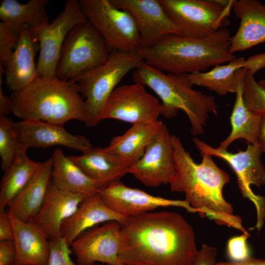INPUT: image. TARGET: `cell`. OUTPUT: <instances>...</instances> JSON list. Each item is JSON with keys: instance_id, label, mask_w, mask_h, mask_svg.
I'll return each instance as SVG.
<instances>
[{"instance_id": "obj_24", "label": "cell", "mask_w": 265, "mask_h": 265, "mask_svg": "<svg viewBox=\"0 0 265 265\" xmlns=\"http://www.w3.org/2000/svg\"><path fill=\"white\" fill-rule=\"evenodd\" d=\"M52 159L41 162L37 171L16 197L8 211L21 221H32L40 211L52 180Z\"/></svg>"}, {"instance_id": "obj_17", "label": "cell", "mask_w": 265, "mask_h": 265, "mask_svg": "<svg viewBox=\"0 0 265 265\" xmlns=\"http://www.w3.org/2000/svg\"><path fill=\"white\" fill-rule=\"evenodd\" d=\"M15 125L21 143L28 148L62 145L83 153L93 147L86 137L71 134L63 125L32 120H22Z\"/></svg>"}, {"instance_id": "obj_31", "label": "cell", "mask_w": 265, "mask_h": 265, "mask_svg": "<svg viewBox=\"0 0 265 265\" xmlns=\"http://www.w3.org/2000/svg\"><path fill=\"white\" fill-rule=\"evenodd\" d=\"M22 145L15 122L6 116H0V157L4 172L14 162Z\"/></svg>"}, {"instance_id": "obj_38", "label": "cell", "mask_w": 265, "mask_h": 265, "mask_svg": "<svg viewBox=\"0 0 265 265\" xmlns=\"http://www.w3.org/2000/svg\"><path fill=\"white\" fill-rule=\"evenodd\" d=\"M14 240V229L8 211H0V241Z\"/></svg>"}, {"instance_id": "obj_20", "label": "cell", "mask_w": 265, "mask_h": 265, "mask_svg": "<svg viewBox=\"0 0 265 265\" xmlns=\"http://www.w3.org/2000/svg\"><path fill=\"white\" fill-rule=\"evenodd\" d=\"M233 11L240 24L231 38V53L265 42V4L257 0H239L236 1Z\"/></svg>"}, {"instance_id": "obj_3", "label": "cell", "mask_w": 265, "mask_h": 265, "mask_svg": "<svg viewBox=\"0 0 265 265\" xmlns=\"http://www.w3.org/2000/svg\"><path fill=\"white\" fill-rule=\"evenodd\" d=\"M231 38L226 27L201 39L171 33L153 47L139 52L145 63L160 71L176 74L203 72L237 58L229 52Z\"/></svg>"}, {"instance_id": "obj_26", "label": "cell", "mask_w": 265, "mask_h": 265, "mask_svg": "<svg viewBox=\"0 0 265 265\" xmlns=\"http://www.w3.org/2000/svg\"><path fill=\"white\" fill-rule=\"evenodd\" d=\"M247 69L242 68L236 73L237 80L236 100L230 116L232 130L228 137L218 147L227 150L235 140L243 139L248 144L258 142V136L262 116L255 114L246 106L243 98L244 79Z\"/></svg>"}, {"instance_id": "obj_30", "label": "cell", "mask_w": 265, "mask_h": 265, "mask_svg": "<svg viewBox=\"0 0 265 265\" xmlns=\"http://www.w3.org/2000/svg\"><path fill=\"white\" fill-rule=\"evenodd\" d=\"M245 59L236 58L226 65L214 66L207 72H197L187 74L193 85L204 87L222 96L228 93H236L237 87L236 72L243 68Z\"/></svg>"}, {"instance_id": "obj_41", "label": "cell", "mask_w": 265, "mask_h": 265, "mask_svg": "<svg viewBox=\"0 0 265 265\" xmlns=\"http://www.w3.org/2000/svg\"><path fill=\"white\" fill-rule=\"evenodd\" d=\"M218 265H265V260L251 256L247 260L241 262H220Z\"/></svg>"}, {"instance_id": "obj_1", "label": "cell", "mask_w": 265, "mask_h": 265, "mask_svg": "<svg viewBox=\"0 0 265 265\" xmlns=\"http://www.w3.org/2000/svg\"><path fill=\"white\" fill-rule=\"evenodd\" d=\"M197 251L192 227L178 213L150 212L121 224L119 256L125 265H191Z\"/></svg>"}, {"instance_id": "obj_12", "label": "cell", "mask_w": 265, "mask_h": 265, "mask_svg": "<svg viewBox=\"0 0 265 265\" xmlns=\"http://www.w3.org/2000/svg\"><path fill=\"white\" fill-rule=\"evenodd\" d=\"M80 1L68 0L65 8L49 25L34 29L39 43V55L36 64L38 77H56V68L61 48L69 30L76 24L86 21Z\"/></svg>"}, {"instance_id": "obj_29", "label": "cell", "mask_w": 265, "mask_h": 265, "mask_svg": "<svg viewBox=\"0 0 265 265\" xmlns=\"http://www.w3.org/2000/svg\"><path fill=\"white\" fill-rule=\"evenodd\" d=\"M49 2L30 0L24 4L16 0H0V19L19 33L25 25L38 29L50 23L45 9Z\"/></svg>"}, {"instance_id": "obj_40", "label": "cell", "mask_w": 265, "mask_h": 265, "mask_svg": "<svg viewBox=\"0 0 265 265\" xmlns=\"http://www.w3.org/2000/svg\"><path fill=\"white\" fill-rule=\"evenodd\" d=\"M1 77L0 78V116H6L13 113V105L11 97L5 95L2 90Z\"/></svg>"}, {"instance_id": "obj_19", "label": "cell", "mask_w": 265, "mask_h": 265, "mask_svg": "<svg viewBox=\"0 0 265 265\" xmlns=\"http://www.w3.org/2000/svg\"><path fill=\"white\" fill-rule=\"evenodd\" d=\"M39 51V43L34 29L24 25L18 45L4 66L9 90H20L38 77L35 58Z\"/></svg>"}, {"instance_id": "obj_7", "label": "cell", "mask_w": 265, "mask_h": 265, "mask_svg": "<svg viewBox=\"0 0 265 265\" xmlns=\"http://www.w3.org/2000/svg\"><path fill=\"white\" fill-rule=\"evenodd\" d=\"M110 52L100 32L87 20L75 25L61 48L56 77L67 81L85 75L104 64Z\"/></svg>"}, {"instance_id": "obj_9", "label": "cell", "mask_w": 265, "mask_h": 265, "mask_svg": "<svg viewBox=\"0 0 265 265\" xmlns=\"http://www.w3.org/2000/svg\"><path fill=\"white\" fill-rule=\"evenodd\" d=\"M81 10L103 37L110 53L137 52L139 34L132 15L114 6L109 0H80Z\"/></svg>"}, {"instance_id": "obj_6", "label": "cell", "mask_w": 265, "mask_h": 265, "mask_svg": "<svg viewBox=\"0 0 265 265\" xmlns=\"http://www.w3.org/2000/svg\"><path fill=\"white\" fill-rule=\"evenodd\" d=\"M139 51H114L103 65L83 76L71 79L78 86L84 100L85 126L93 127L101 121L105 104L122 79L144 62Z\"/></svg>"}, {"instance_id": "obj_44", "label": "cell", "mask_w": 265, "mask_h": 265, "mask_svg": "<svg viewBox=\"0 0 265 265\" xmlns=\"http://www.w3.org/2000/svg\"><path fill=\"white\" fill-rule=\"evenodd\" d=\"M93 265H108V264H106V265H100V264H99L96 263V264H95Z\"/></svg>"}, {"instance_id": "obj_32", "label": "cell", "mask_w": 265, "mask_h": 265, "mask_svg": "<svg viewBox=\"0 0 265 265\" xmlns=\"http://www.w3.org/2000/svg\"><path fill=\"white\" fill-rule=\"evenodd\" d=\"M253 74L246 71L244 79L243 98L247 107L260 116L265 115V90L261 87Z\"/></svg>"}, {"instance_id": "obj_22", "label": "cell", "mask_w": 265, "mask_h": 265, "mask_svg": "<svg viewBox=\"0 0 265 265\" xmlns=\"http://www.w3.org/2000/svg\"><path fill=\"white\" fill-rule=\"evenodd\" d=\"M8 212L14 229L15 265H47L50 254V240L32 221H21Z\"/></svg>"}, {"instance_id": "obj_18", "label": "cell", "mask_w": 265, "mask_h": 265, "mask_svg": "<svg viewBox=\"0 0 265 265\" xmlns=\"http://www.w3.org/2000/svg\"><path fill=\"white\" fill-rule=\"evenodd\" d=\"M88 197L60 189L51 181L42 207L32 221L49 240L61 238L62 223Z\"/></svg>"}, {"instance_id": "obj_39", "label": "cell", "mask_w": 265, "mask_h": 265, "mask_svg": "<svg viewBox=\"0 0 265 265\" xmlns=\"http://www.w3.org/2000/svg\"><path fill=\"white\" fill-rule=\"evenodd\" d=\"M265 67V53L249 57L247 60H245L243 65V68L253 75Z\"/></svg>"}, {"instance_id": "obj_13", "label": "cell", "mask_w": 265, "mask_h": 265, "mask_svg": "<svg viewBox=\"0 0 265 265\" xmlns=\"http://www.w3.org/2000/svg\"><path fill=\"white\" fill-rule=\"evenodd\" d=\"M121 227L120 222L110 221L80 234L70 245L76 265H93L98 262L125 265L119 256Z\"/></svg>"}, {"instance_id": "obj_10", "label": "cell", "mask_w": 265, "mask_h": 265, "mask_svg": "<svg viewBox=\"0 0 265 265\" xmlns=\"http://www.w3.org/2000/svg\"><path fill=\"white\" fill-rule=\"evenodd\" d=\"M192 141L199 152L220 158L232 167L237 175L238 187L243 198L249 199L256 208V227L260 230L265 219V198L255 194L250 187L251 185L259 188L265 185V167L261 160L262 152L258 142L248 144L244 151L232 153L227 150L214 148L195 136Z\"/></svg>"}, {"instance_id": "obj_25", "label": "cell", "mask_w": 265, "mask_h": 265, "mask_svg": "<svg viewBox=\"0 0 265 265\" xmlns=\"http://www.w3.org/2000/svg\"><path fill=\"white\" fill-rule=\"evenodd\" d=\"M163 124L162 121L157 120L132 124L123 134L113 137L109 145L103 148L104 150L131 166L142 157L146 147Z\"/></svg>"}, {"instance_id": "obj_5", "label": "cell", "mask_w": 265, "mask_h": 265, "mask_svg": "<svg viewBox=\"0 0 265 265\" xmlns=\"http://www.w3.org/2000/svg\"><path fill=\"white\" fill-rule=\"evenodd\" d=\"M132 77L134 82L147 86L160 98L161 115L165 118L175 117L180 109L184 111L194 136L204 133L210 113L217 114L214 97L194 89L187 74H166L144 62L134 70Z\"/></svg>"}, {"instance_id": "obj_34", "label": "cell", "mask_w": 265, "mask_h": 265, "mask_svg": "<svg viewBox=\"0 0 265 265\" xmlns=\"http://www.w3.org/2000/svg\"><path fill=\"white\" fill-rule=\"evenodd\" d=\"M50 254L47 265H77L70 257L74 254L62 237L50 239Z\"/></svg>"}, {"instance_id": "obj_14", "label": "cell", "mask_w": 265, "mask_h": 265, "mask_svg": "<svg viewBox=\"0 0 265 265\" xmlns=\"http://www.w3.org/2000/svg\"><path fill=\"white\" fill-rule=\"evenodd\" d=\"M127 172L147 186L169 183L176 170L171 135L165 124L147 146L142 157L128 168Z\"/></svg>"}, {"instance_id": "obj_23", "label": "cell", "mask_w": 265, "mask_h": 265, "mask_svg": "<svg viewBox=\"0 0 265 265\" xmlns=\"http://www.w3.org/2000/svg\"><path fill=\"white\" fill-rule=\"evenodd\" d=\"M68 157L102 188L119 182L128 173L130 167L121 159L107 153L101 147H93L81 156Z\"/></svg>"}, {"instance_id": "obj_43", "label": "cell", "mask_w": 265, "mask_h": 265, "mask_svg": "<svg viewBox=\"0 0 265 265\" xmlns=\"http://www.w3.org/2000/svg\"><path fill=\"white\" fill-rule=\"evenodd\" d=\"M258 83L261 87L265 90V79L261 80Z\"/></svg>"}, {"instance_id": "obj_8", "label": "cell", "mask_w": 265, "mask_h": 265, "mask_svg": "<svg viewBox=\"0 0 265 265\" xmlns=\"http://www.w3.org/2000/svg\"><path fill=\"white\" fill-rule=\"evenodd\" d=\"M181 34L194 38L210 36L230 24V10L236 0H159Z\"/></svg>"}, {"instance_id": "obj_2", "label": "cell", "mask_w": 265, "mask_h": 265, "mask_svg": "<svg viewBox=\"0 0 265 265\" xmlns=\"http://www.w3.org/2000/svg\"><path fill=\"white\" fill-rule=\"evenodd\" d=\"M171 140L176 173L169 183L171 191L184 192L185 200L200 216L248 234L241 219L234 214L233 206L223 195L229 175L216 164L211 155L200 152L202 161L196 163L178 137L172 135Z\"/></svg>"}, {"instance_id": "obj_36", "label": "cell", "mask_w": 265, "mask_h": 265, "mask_svg": "<svg viewBox=\"0 0 265 265\" xmlns=\"http://www.w3.org/2000/svg\"><path fill=\"white\" fill-rule=\"evenodd\" d=\"M217 251L213 246L203 244L191 265H218L216 261Z\"/></svg>"}, {"instance_id": "obj_11", "label": "cell", "mask_w": 265, "mask_h": 265, "mask_svg": "<svg viewBox=\"0 0 265 265\" xmlns=\"http://www.w3.org/2000/svg\"><path fill=\"white\" fill-rule=\"evenodd\" d=\"M160 115L158 99L143 85L134 82L113 91L103 108L101 119H114L134 124L157 121Z\"/></svg>"}, {"instance_id": "obj_28", "label": "cell", "mask_w": 265, "mask_h": 265, "mask_svg": "<svg viewBox=\"0 0 265 265\" xmlns=\"http://www.w3.org/2000/svg\"><path fill=\"white\" fill-rule=\"evenodd\" d=\"M27 147L22 144L15 159L4 172L0 185V211L8 207L34 176L41 162L30 159Z\"/></svg>"}, {"instance_id": "obj_21", "label": "cell", "mask_w": 265, "mask_h": 265, "mask_svg": "<svg viewBox=\"0 0 265 265\" xmlns=\"http://www.w3.org/2000/svg\"><path fill=\"white\" fill-rule=\"evenodd\" d=\"M127 218L110 209L97 193L85 199L75 213L62 223L61 237L70 246L75 238L84 231L110 221L122 224Z\"/></svg>"}, {"instance_id": "obj_42", "label": "cell", "mask_w": 265, "mask_h": 265, "mask_svg": "<svg viewBox=\"0 0 265 265\" xmlns=\"http://www.w3.org/2000/svg\"><path fill=\"white\" fill-rule=\"evenodd\" d=\"M258 143L262 153L265 155V115L262 116L258 132Z\"/></svg>"}, {"instance_id": "obj_37", "label": "cell", "mask_w": 265, "mask_h": 265, "mask_svg": "<svg viewBox=\"0 0 265 265\" xmlns=\"http://www.w3.org/2000/svg\"><path fill=\"white\" fill-rule=\"evenodd\" d=\"M16 256L13 240L0 241V265H15Z\"/></svg>"}, {"instance_id": "obj_16", "label": "cell", "mask_w": 265, "mask_h": 265, "mask_svg": "<svg viewBox=\"0 0 265 265\" xmlns=\"http://www.w3.org/2000/svg\"><path fill=\"white\" fill-rule=\"evenodd\" d=\"M98 193L110 209L127 217L169 206L183 208L192 213L198 212L185 200H171L154 196L140 189L128 187L120 181L99 190Z\"/></svg>"}, {"instance_id": "obj_4", "label": "cell", "mask_w": 265, "mask_h": 265, "mask_svg": "<svg viewBox=\"0 0 265 265\" xmlns=\"http://www.w3.org/2000/svg\"><path fill=\"white\" fill-rule=\"evenodd\" d=\"M10 97L13 113L22 120L63 126L71 120H85L84 100L71 80L38 77L26 87L12 92Z\"/></svg>"}, {"instance_id": "obj_35", "label": "cell", "mask_w": 265, "mask_h": 265, "mask_svg": "<svg viewBox=\"0 0 265 265\" xmlns=\"http://www.w3.org/2000/svg\"><path fill=\"white\" fill-rule=\"evenodd\" d=\"M249 233L230 238L227 244V254L231 262H241L249 258L250 251L247 243Z\"/></svg>"}, {"instance_id": "obj_33", "label": "cell", "mask_w": 265, "mask_h": 265, "mask_svg": "<svg viewBox=\"0 0 265 265\" xmlns=\"http://www.w3.org/2000/svg\"><path fill=\"white\" fill-rule=\"evenodd\" d=\"M20 33L3 22L0 23V63L5 65L17 47Z\"/></svg>"}, {"instance_id": "obj_15", "label": "cell", "mask_w": 265, "mask_h": 265, "mask_svg": "<svg viewBox=\"0 0 265 265\" xmlns=\"http://www.w3.org/2000/svg\"><path fill=\"white\" fill-rule=\"evenodd\" d=\"M109 1L115 7L129 11L133 17L139 34L140 49L153 47L167 34H181L159 0Z\"/></svg>"}, {"instance_id": "obj_27", "label": "cell", "mask_w": 265, "mask_h": 265, "mask_svg": "<svg viewBox=\"0 0 265 265\" xmlns=\"http://www.w3.org/2000/svg\"><path fill=\"white\" fill-rule=\"evenodd\" d=\"M52 159V182L59 189L90 196L102 189L88 177L61 149L55 150Z\"/></svg>"}]
</instances>
